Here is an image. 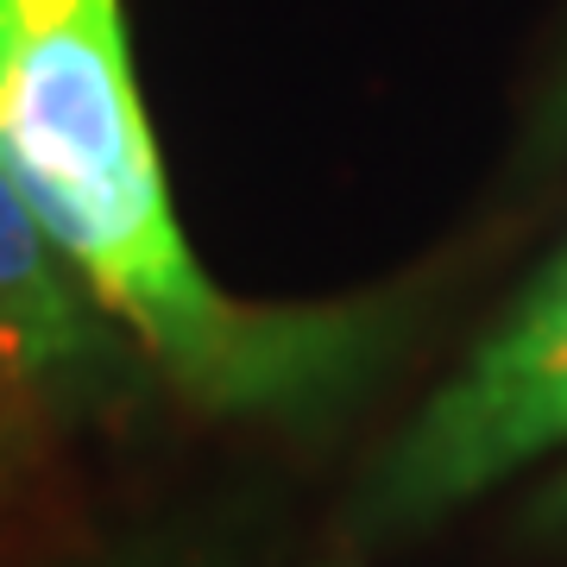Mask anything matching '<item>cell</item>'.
<instances>
[{
  "label": "cell",
  "instance_id": "3957f363",
  "mask_svg": "<svg viewBox=\"0 0 567 567\" xmlns=\"http://www.w3.org/2000/svg\"><path fill=\"white\" fill-rule=\"evenodd\" d=\"M107 360L102 328L58 271V246L0 164V404L51 398Z\"/></svg>",
  "mask_w": 567,
  "mask_h": 567
},
{
  "label": "cell",
  "instance_id": "7a4b0ae2",
  "mask_svg": "<svg viewBox=\"0 0 567 567\" xmlns=\"http://www.w3.org/2000/svg\"><path fill=\"white\" fill-rule=\"evenodd\" d=\"M567 442V252L391 447L379 517L423 524Z\"/></svg>",
  "mask_w": 567,
  "mask_h": 567
},
{
  "label": "cell",
  "instance_id": "5b68a950",
  "mask_svg": "<svg viewBox=\"0 0 567 567\" xmlns=\"http://www.w3.org/2000/svg\"><path fill=\"white\" fill-rule=\"evenodd\" d=\"M548 517H567V480L555 486V498H548Z\"/></svg>",
  "mask_w": 567,
  "mask_h": 567
},
{
  "label": "cell",
  "instance_id": "277c9868",
  "mask_svg": "<svg viewBox=\"0 0 567 567\" xmlns=\"http://www.w3.org/2000/svg\"><path fill=\"white\" fill-rule=\"evenodd\" d=\"M543 133L548 140H567V58H561V76H555V89H548V102H543Z\"/></svg>",
  "mask_w": 567,
  "mask_h": 567
},
{
  "label": "cell",
  "instance_id": "6da1fadb",
  "mask_svg": "<svg viewBox=\"0 0 567 567\" xmlns=\"http://www.w3.org/2000/svg\"><path fill=\"white\" fill-rule=\"evenodd\" d=\"M0 164L82 290L196 404L284 416L353 379L360 316L234 303L196 265L133 89L121 0H0Z\"/></svg>",
  "mask_w": 567,
  "mask_h": 567
}]
</instances>
